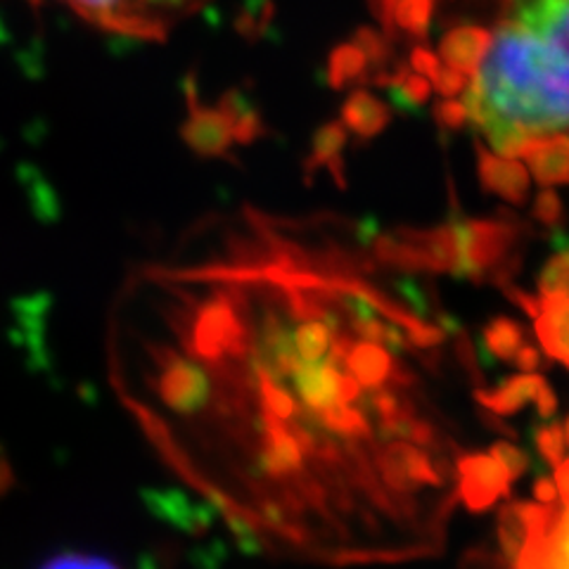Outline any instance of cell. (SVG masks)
<instances>
[{
	"label": "cell",
	"instance_id": "6da1fadb",
	"mask_svg": "<svg viewBox=\"0 0 569 569\" xmlns=\"http://www.w3.org/2000/svg\"><path fill=\"white\" fill-rule=\"evenodd\" d=\"M462 104L503 157H520L531 138L569 131V0H515Z\"/></svg>",
	"mask_w": 569,
	"mask_h": 569
},
{
	"label": "cell",
	"instance_id": "7a4b0ae2",
	"mask_svg": "<svg viewBox=\"0 0 569 569\" xmlns=\"http://www.w3.org/2000/svg\"><path fill=\"white\" fill-rule=\"evenodd\" d=\"M60 6L98 31L136 41H162L204 0H27Z\"/></svg>",
	"mask_w": 569,
	"mask_h": 569
},
{
	"label": "cell",
	"instance_id": "3957f363",
	"mask_svg": "<svg viewBox=\"0 0 569 569\" xmlns=\"http://www.w3.org/2000/svg\"><path fill=\"white\" fill-rule=\"evenodd\" d=\"M458 496L475 515L491 510L501 498H510V477L491 453H468L456 462Z\"/></svg>",
	"mask_w": 569,
	"mask_h": 569
},
{
	"label": "cell",
	"instance_id": "277c9868",
	"mask_svg": "<svg viewBox=\"0 0 569 569\" xmlns=\"http://www.w3.org/2000/svg\"><path fill=\"white\" fill-rule=\"evenodd\" d=\"M477 176L487 192L498 194L510 204H522L529 194V171L515 157H503L477 148Z\"/></svg>",
	"mask_w": 569,
	"mask_h": 569
},
{
	"label": "cell",
	"instance_id": "5b68a950",
	"mask_svg": "<svg viewBox=\"0 0 569 569\" xmlns=\"http://www.w3.org/2000/svg\"><path fill=\"white\" fill-rule=\"evenodd\" d=\"M533 330H537L543 351L553 361L569 368V295L548 292L539 299V311L533 316Z\"/></svg>",
	"mask_w": 569,
	"mask_h": 569
},
{
	"label": "cell",
	"instance_id": "8992f818",
	"mask_svg": "<svg viewBox=\"0 0 569 569\" xmlns=\"http://www.w3.org/2000/svg\"><path fill=\"white\" fill-rule=\"evenodd\" d=\"M337 380H340V368L330 363V359L301 361L290 376L297 397L313 416H320L326 408L340 403L337 401Z\"/></svg>",
	"mask_w": 569,
	"mask_h": 569
},
{
	"label": "cell",
	"instance_id": "52a82bcc",
	"mask_svg": "<svg viewBox=\"0 0 569 569\" xmlns=\"http://www.w3.org/2000/svg\"><path fill=\"white\" fill-rule=\"evenodd\" d=\"M533 181L543 188L569 183V133L531 138L522 154Z\"/></svg>",
	"mask_w": 569,
	"mask_h": 569
},
{
	"label": "cell",
	"instance_id": "ba28073f",
	"mask_svg": "<svg viewBox=\"0 0 569 569\" xmlns=\"http://www.w3.org/2000/svg\"><path fill=\"white\" fill-rule=\"evenodd\" d=\"M489 46H491V31L475 24H460L441 39L439 62L460 71L462 77L472 79L479 64H482Z\"/></svg>",
	"mask_w": 569,
	"mask_h": 569
},
{
	"label": "cell",
	"instance_id": "9c48e42d",
	"mask_svg": "<svg viewBox=\"0 0 569 569\" xmlns=\"http://www.w3.org/2000/svg\"><path fill=\"white\" fill-rule=\"evenodd\" d=\"M515 569H569V508L558 510L546 533L527 541Z\"/></svg>",
	"mask_w": 569,
	"mask_h": 569
},
{
	"label": "cell",
	"instance_id": "30bf717a",
	"mask_svg": "<svg viewBox=\"0 0 569 569\" xmlns=\"http://www.w3.org/2000/svg\"><path fill=\"white\" fill-rule=\"evenodd\" d=\"M261 432H263V451L259 458L261 470L273 479H282L299 472L301 466H305V458H301L297 441L288 430V422L263 413Z\"/></svg>",
	"mask_w": 569,
	"mask_h": 569
},
{
	"label": "cell",
	"instance_id": "8fae6325",
	"mask_svg": "<svg viewBox=\"0 0 569 569\" xmlns=\"http://www.w3.org/2000/svg\"><path fill=\"white\" fill-rule=\"evenodd\" d=\"M543 385H546V380L541 376H537V372H522V376L503 380L496 389L479 387L475 391V399L479 406H485L489 413L508 418V416H515L518 411H522L527 403L537 399L539 389Z\"/></svg>",
	"mask_w": 569,
	"mask_h": 569
},
{
	"label": "cell",
	"instance_id": "7c38bea8",
	"mask_svg": "<svg viewBox=\"0 0 569 569\" xmlns=\"http://www.w3.org/2000/svg\"><path fill=\"white\" fill-rule=\"evenodd\" d=\"M190 121L186 127V136L190 146L202 154H223L233 142V131L230 123L219 110H204L198 98H190Z\"/></svg>",
	"mask_w": 569,
	"mask_h": 569
},
{
	"label": "cell",
	"instance_id": "4fadbf2b",
	"mask_svg": "<svg viewBox=\"0 0 569 569\" xmlns=\"http://www.w3.org/2000/svg\"><path fill=\"white\" fill-rule=\"evenodd\" d=\"M391 119L389 107L368 91H356L347 98L342 107L345 129L359 138L380 136Z\"/></svg>",
	"mask_w": 569,
	"mask_h": 569
},
{
	"label": "cell",
	"instance_id": "5bb4252c",
	"mask_svg": "<svg viewBox=\"0 0 569 569\" xmlns=\"http://www.w3.org/2000/svg\"><path fill=\"white\" fill-rule=\"evenodd\" d=\"M345 366L349 368L351 376L359 380L361 389H378L382 387L391 376V356L382 345L372 342H356L351 345Z\"/></svg>",
	"mask_w": 569,
	"mask_h": 569
},
{
	"label": "cell",
	"instance_id": "9a60e30c",
	"mask_svg": "<svg viewBox=\"0 0 569 569\" xmlns=\"http://www.w3.org/2000/svg\"><path fill=\"white\" fill-rule=\"evenodd\" d=\"M347 142V129L342 121H330L320 129L313 138L311 146V157L307 159V171L313 173L316 169L330 171L335 176V181L345 186V167H342V150Z\"/></svg>",
	"mask_w": 569,
	"mask_h": 569
},
{
	"label": "cell",
	"instance_id": "2e32d148",
	"mask_svg": "<svg viewBox=\"0 0 569 569\" xmlns=\"http://www.w3.org/2000/svg\"><path fill=\"white\" fill-rule=\"evenodd\" d=\"M496 539H498V548H501L503 553V560L510 567H515V562L520 560L522 550L529 541V522H527L522 501L506 503L501 510H498Z\"/></svg>",
	"mask_w": 569,
	"mask_h": 569
},
{
	"label": "cell",
	"instance_id": "e0dca14e",
	"mask_svg": "<svg viewBox=\"0 0 569 569\" xmlns=\"http://www.w3.org/2000/svg\"><path fill=\"white\" fill-rule=\"evenodd\" d=\"M368 58L361 52V48L351 43H342L340 48L332 50L328 60V83L332 88H347L353 81H361L368 74Z\"/></svg>",
	"mask_w": 569,
	"mask_h": 569
},
{
	"label": "cell",
	"instance_id": "ac0fdd59",
	"mask_svg": "<svg viewBox=\"0 0 569 569\" xmlns=\"http://www.w3.org/2000/svg\"><path fill=\"white\" fill-rule=\"evenodd\" d=\"M525 345V332L522 328L510 318H493L491 323L485 328L482 335V347L498 361L512 363L515 353L520 351Z\"/></svg>",
	"mask_w": 569,
	"mask_h": 569
},
{
	"label": "cell",
	"instance_id": "d6986e66",
	"mask_svg": "<svg viewBox=\"0 0 569 569\" xmlns=\"http://www.w3.org/2000/svg\"><path fill=\"white\" fill-rule=\"evenodd\" d=\"M403 447L406 443L397 441L389 443L380 453H378V470L382 482L397 493H416L420 487L413 482L411 477L406 472V458H403Z\"/></svg>",
	"mask_w": 569,
	"mask_h": 569
},
{
	"label": "cell",
	"instance_id": "ffe728a7",
	"mask_svg": "<svg viewBox=\"0 0 569 569\" xmlns=\"http://www.w3.org/2000/svg\"><path fill=\"white\" fill-rule=\"evenodd\" d=\"M318 422L326 427L328 432L342 435L349 439H366L370 437V425L363 418L361 411H356L349 403H335L326 408L323 413L318 416Z\"/></svg>",
	"mask_w": 569,
	"mask_h": 569
},
{
	"label": "cell",
	"instance_id": "44dd1931",
	"mask_svg": "<svg viewBox=\"0 0 569 569\" xmlns=\"http://www.w3.org/2000/svg\"><path fill=\"white\" fill-rule=\"evenodd\" d=\"M531 439H533V447H537V451L541 453V458L548 462V466L558 468L565 460L567 441H565L562 425H558L553 420H546V422L533 427Z\"/></svg>",
	"mask_w": 569,
	"mask_h": 569
},
{
	"label": "cell",
	"instance_id": "7402d4cb",
	"mask_svg": "<svg viewBox=\"0 0 569 569\" xmlns=\"http://www.w3.org/2000/svg\"><path fill=\"white\" fill-rule=\"evenodd\" d=\"M491 456L506 468L510 482L525 477L527 470L531 468V458L527 456V451L515 447V443H510V441H496L491 447Z\"/></svg>",
	"mask_w": 569,
	"mask_h": 569
},
{
	"label": "cell",
	"instance_id": "603a6c76",
	"mask_svg": "<svg viewBox=\"0 0 569 569\" xmlns=\"http://www.w3.org/2000/svg\"><path fill=\"white\" fill-rule=\"evenodd\" d=\"M41 569H121L117 562L93 553H62L48 560Z\"/></svg>",
	"mask_w": 569,
	"mask_h": 569
},
{
	"label": "cell",
	"instance_id": "cb8c5ba5",
	"mask_svg": "<svg viewBox=\"0 0 569 569\" xmlns=\"http://www.w3.org/2000/svg\"><path fill=\"white\" fill-rule=\"evenodd\" d=\"M368 403H370L372 411L378 413L380 422H389V420H397L403 413H411V408L403 406L397 399L395 391H389V389H376V391H372V397L368 399Z\"/></svg>",
	"mask_w": 569,
	"mask_h": 569
},
{
	"label": "cell",
	"instance_id": "d4e9b609",
	"mask_svg": "<svg viewBox=\"0 0 569 569\" xmlns=\"http://www.w3.org/2000/svg\"><path fill=\"white\" fill-rule=\"evenodd\" d=\"M533 219L546 223V226H556L562 217V202L558 198L556 190L543 188L537 198H533V207H531Z\"/></svg>",
	"mask_w": 569,
	"mask_h": 569
},
{
	"label": "cell",
	"instance_id": "484cf974",
	"mask_svg": "<svg viewBox=\"0 0 569 569\" xmlns=\"http://www.w3.org/2000/svg\"><path fill=\"white\" fill-rule=\"evenodd\" d=\"M353 43L361 48V52L368 58L370 64H382L389 58V46H387V41L382 39L378 31L361 29L359 33H356V41Z\"/></svg>",
	"mask_w": 569,
	"mask_h": 569
},
{
	"label": "cell",
	"instance_id": "4316f807",
	"mask_svg": "<svg viewBox=\"0 0 569 569\" xmlns=\"http://www.w3.org/2000/svg\"><path fill=\"white\" fill-rule=\"evenodd\" d=\"M470 83L468 77H462L460 71L447 67V64H439L437 74L432 79V86L437 88V93L443 96V98H453V96H460L462 91H466Z\"/></svg>",
	"mask_w": 569,
	"mask_h": 569
},
{
	"label": "cell",
	"instance_id": "83f0119b",
	"mask_svg": "<svg viewBox=\"0 0 569 569\" xmlns=\"http://www.w3.org/2000/svg\"><path fill=\"white\" fill-rule=\"evenodd\" d=\"M435 114H437L439 127L447 129V131H458V129L466 127V121H468L466 104L456 102L453 98H447L443 102H439Z\"/></svg>",
	"mask_w": 569,
	"mask_h": 569
},
{
	"label": "cell",
	"instance_id": "f1b7e54d",
	"mask_svg": "<svg viewBox=\"0 0 569 569\" xmlns=\"http://www.w3.org/2000/svg\"><path fill=\"white\" fill-rule=\"evenodd\" d=\"M439 58L435 56V52H430L427 48H413L411 52V62H408V67H411L416 74L425 77V79H435L437 69H439Z\"/></svg>",
	"mask_w": 569,
	"mask_h": 569
},
{
	"label": "cell",
	"instance_id": "f546056e",
	"mask_svg": "<svg viewBox=\"0 0 569 569\" xmlns=\"http://www.w3.org/2000/svg\"><path fill=\"white\" fill-rule=\"evenodd\" d=\"M533 496H537V501L541 506H556L558 501V487H556V479H550L548 475H539L533 479V487H531Z\"/></svg>",
	"mask_w": 569,
	"mask_h": 569
},
{
	"label": "cell",
	"instance_id": "4dcf8cb0",
	"mask_svg": "<svg viewBox=\"0 0 569 569\" xmlns=\"http://www.w3.org/2000/svg\"><path fill=\"white\" fill-rule=\"evenodd\" d=\"M361 399V385L351 372H340V380H337V401L340 403H353Z\"/></svg>",
	"mask_w": 569,
	"mask_h": 569
},
{
	"label": "cell",
	"instance_id": "1f68e13d",
	"mask_svg": "<svg viewBox=\"0 0 569 569\" xmlns=\"http://www.w3.org/2000/svg\"><path fill=\"white\" fill-rule=\"evenodd\" d=\"M533 403H537V413L541 420H550L556 416L558 411V399H556V391L548 387V382L539 389L537 399H533Z\"/></svg>",
	"mask_w": 569,
	"mask_h": 569
},
{
	"label": "cell",
	"instance_id": "d6a6232c",
	"mask_svg": "<svg viewBox=\"0 0 569 569\" xmlns=\"http://www.w3.org/2000/svg\"><path fill=\"white\" fill-rule=\"evenodd\" d=\"M512 363L518 366L522 372H533L537 370L539 366H541V359H539V351L533 349V347H529V345H522L520 347V351L515 353V359H512Z\"/></svg>",
	"mask_w": 569,
	"mask_h": 569
},
{
	"label": "cell",
	"instance_id": "836d02e7",
	"mask_svg": "<svg viewBox=\"0 0 569 569\" xmlns=\"http://www.w3.org/2000/svg\"><path fill=\"white\" fill-rule=\"evenodd\" d=\"M556 487L558 496L562 498V506L569 508V460H562L556 468Z\"/></svg>",
	"mask_w": 569,
	"mask_h": 569
},
{
	"label": "cell",
	"instance_id": "e575fe53",
	"mask_svg": "<svg viewBox=\"0 0 569 569\" xmlns=\"http://www.w3.org/2000/svg\"><path fill=\"white\" fill-rule=\"evenodd\" d=\"M562 432H565V441L569 443V418H567V422L562 425Z\"/></svg>",
	"mask_w": 569,
	"mask_h": 569
},
{
	"label": "cell",
	"instance_id": "d590c367",
	"mask_svg": "<svg viewBox=\"0 0 569 569\" xmlns=\"http://www.w3.org/2000/svg\"><path fill=\"white\" fill-rule=\"evenodd\" d=\"M380 3H382V0H380ZM425 3H435V0H425Z\"/></svg>",
	"mask_w": 569,
	"mask_h": 569
}]
</instances>
